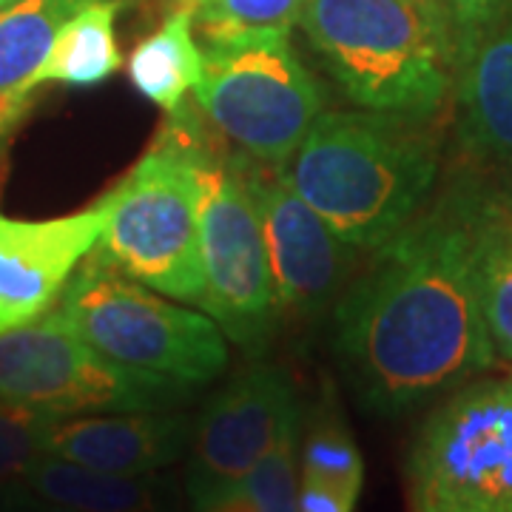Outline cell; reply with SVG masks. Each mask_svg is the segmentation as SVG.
I'll return each instance as SVG.
<instances>
[{
  "label": "cell",
  "mask_w": 512,
  "mask_h": 512,
  "mask_svg": "<svg viewBox=\"0 0 512 512\" xmlns=\"http://www.w3.org/2000/svg\"><path fill=\"white\" fill-rule=\"evenodd\" d=\"M23 484L77 512H183L180 487L163 470L106 473L43 453L29 467Z\"/></svg>",
  "instance_id": "cell-15"
},
{
  "label": "cell",
  "mask_w": 512,
  "mask_h": 512,
  "mask_svg": "<svg viewBox=\"0 0 512 512\" xmlns=\"http://www.w3.org/2000/svg\"><path fill=\"white\" fill-rule=\"evenodd\" d=\"M191 123L194 103L185 100L168 114L126 180L106 194L109 220L97 251L148 288L200 305L202 256Z\"/></svg>",
  "instance_id": "cell-4"
},
{
  "label": "cell",
  "mask_w": 512,
  "mask_h": 512,
  "mask_svg": "<svg viewBox=\"0 0 512 512\" xmlns=\"http://www.w3.org/2000/svg\"><path fill=\"white\" fill-rule=\"evenodd\" d=\"M481 305L495 353L512 362V188L467 180Z\"/></svg>",
  "instance_id": "cell-16"
},
{
  "label": "cell",
  "mask_w": 512,
  "mask_h": 512,
  "mask_svg": "<svg viewBox=\"0 0 512 512\" xmlns=\"http://www.w3.org/2000/svg\"><path fill=\"white\" fill-rule=\"evenodd\" d=\"M191 396V384L106 359L74 333L57 308L0 333V402L49 416H80L177 410Z\"/></svg>",
  "instance_id": "cell-9"
},
{
  "label": "cell",
  "mask_w": 512,
  "mask_h": 512,
  "mask_svg": "<svg viewBox=\"0 0 512 512\" xmlns=\"http://www.w3.org/2000/svg\"><path fill=\"white\" fill-rule=\"evenodd\" d=\"M439 168L433 117L325 109L282 171L336 237L376 251L430 205Z\"/></svg>",
  "instance_id": "cell-2"
},
{
  "label": "cell",
  "mask_w": 512,
  "mask_h": 512,
  "mask_svg": "<svg viewBox=\"0 0 512 512\" xmlns=\"http://www.w3.org/2000/svg\"><path fill=\"white\" fill-rule=\"evenodd\" d=\"M92 0H18L0 9V103L32 97L26 83L69 20Z\"/></svg>",
  "instance_id": "cell-19"
},
{
  "label": "cell",
  "mask_w": 512,
  "mask_h": 512,
  "mask_svg": "<svg viewBox=\"0 0 512 512\" xmlns=\"http://www.w3.org/2000/svg\"><path fill=\"white\" fill-rule=\"evenodd\" d=\"M299 467H302V476L330 481L342 490L362 495L365 461L330 387L325 390L322 404L313 410L311 427L302 439Z\"/></svg>",
  "instance_id": "cell-20"
},
{
  "label": "cell",
  "mask_w": 512,
  "mask_h": 512,
  "mask_svg": "<svg viewBox=\"0 0 512 512\" xmlns=\"http://www.w3.org/2000/svg\"><path fill=\"white\" fill-rule=\"evenodd\" d=\"M296 504H299V512H356L359 493L342 490L330 481L299 476Z\"/></svg>",
  "instance_id": "cell-24"
},
{
  "label": "cell",
  "mask_w": 512,
  "mask_h": 512,
  "mask_svg": "<svg viewBox=\"0 0 512 512\" xmlns=\"http://www.w3.org/2000/svg\"><path fill=\"white\" fill-rule=\"evenodd\" d=\"M191 163L200 217L202 311L251 356H262L276 336L282 308L262 242L254 200L239 177L234 148L197 117L191 123Z\"/></svg>",
  "instance_id": "cell-6"
},
{
  "label": "cell",
  "mask_w": 512,
  "mask_h": 512,
  "mask_svg": "<svg viewBox=\"0 0 512 512\" xmlns=\"http://www.w3.org/2000/svg\"><path fill=\"white\" fill-rule=\"evenodd\" d=\"M299 444H302V416L285 427L279 444L248 473L259 495L262 512H299V504H296Z\"/></svg>",
  "instance_id": "cell-23"
},
{
  "label": "cell",
  "mask_w": 512,
  "mask_h": 512,
  "mask_svg": "<svg viewBox=\"0 0 512 512\" xmlns=\"http://www.w3.org/2000/svg\"><path fill=\"white\" fill-rule=\"evenodd\" d=\"M74 333L117 365L200 387L228 367V336L208 316L120 271L94 248L60 296Z\"/></svg>",
  "instance_id": "cell-5"
},
{
  "label": "cell",
  "mask_w": 512,
  "mask_h": 512,
  "mask_svg": "<svg viewBox=\"0 0 512 512\" xmlns=\"http://www.w3.org/2000/svg\"><path fill=\"white\" fill-rule=\"evenodd\" d=\"M205 55L188 9H174L157 32L143 37L128 57V80L140 97L177 111L202 80Z\"/></svg>",
  "instance_id": "cell-18"
},
{
  "label": "cell",
  "mask_w": 512,
  "mask_h": 512,
  "mask_svg": "<svg viewBox=\"0 0 512 512\" xmlns=\"http://www.w3.org/2000/svg\"><path fill=\"white\" fill-rule=\"evenodd\" d=\"M299 26L353 106L436 117L476 20L450 0H305Z\"/></svg>",
  "instance_id": "cell-3"
},
{
  "label": "cell",
  "mask_w": 512,
  "mask_h": 512,
  "mask_svg": "<svg viewBox=\"0 0 512 512\" xmlns=\"http://www.w3.org/2000/svg\"><path fill=\"white\" fill-rule=\"evenodd\" d=\"M123 0H92L74 15L52 43V52L26 83V94L46 83L89 89L106 83L123 66L117 43V15Z\"/></svg>",
  "instance_id": "cell-17"
},
{
  "label": "cell",
  "mask_w": 512,
  "mask_h": 512,
  "mask_svg": "<svg viewBox=\"0 0 512 512\" xmlns=\"http://www.w3.org/2000/svg\"><path fill=\"white\" fill-rule=\"evenodd\" d=\"M234 163L254 200L279 308L302 319L325 316L350 285L359 248L333 234L293 191L282 168L251 160L237 148Z\"/></svg>",
  "instance_id": "cell-10"
},
{
  "label": "cell",
  "mask_w": 512,
  "mask_h": 512,
  "mask_svg": "<svg viewBox=\"0 0 512 512\" xmlns=\"http://www.w3.org/2000/svg\"><path fill=\"white\" fill-rule=\"evenodd\" d=\"M49 419V413L0 402V493L20 484L43 456V430Z\"/></svg>",
  "instance_id": "cell-22"
},
{
  "label": "cell",
  "mask_w": 512,
  "mask_h": 512,
  "mask_svg": "<svg viewBox=\"0 0 512 512\" xmlns=\"http://www.w3.org/2000/svg\"><path fill=\"white\" fill-rule=\"evenodd\" d=\"M407 512H512V373L470 379L421 421L404 456Z\"/></svg>",
  "instance_id": "cell-8"
},
{
  "label": "cell",
  "mask_w": 512,
  "mask_h": 512,
  "mask_svg": "<svg viewBox=\"0 0 512 512\" xmlns=\"http://www.w3.org/2000/svg\"><path fill=\"white\" fill-rule=\"evenodd\" d=\"M12 3H18V0H0V9H3V6H12Z\"/></svg>",
  "instance_id": "cell-27"
},
{
  "label": "cell",
  "mask_w": 512,
  "mask_h": 512,
  "mask_svg": "<svg viewBox=\"0 0 512 512\" xmlns=\"http://www.w3.org/2000/svg\"><path fill=\"white\" fill-rule=\"evenodd\" d=\"M458 143L481 165L512 171V9H493L464 40L456 72Z\"/></svg>",
  "instance_id": "cell-14"
},
{
  "label": "cell",
  "mask_w": 512,
  "mask_h": 512,
  "mask_svg": "<svg viewBox=\"0 0 512 512\" xmlns=\"http://www.w3.org/2000/svg\"><path fill=\"white\" fill-rule=\"evenodd\" d=\"M333 348L359 407L399 419L495 365L467 180L373 251L333 305Z\"/></svg>",
  "instance_id": "cell-1"
},
{
  "label": "cell",
  "mask_w": 512,
  "mask_h": 512,
  "mask_svg": "<svg viewBox=\"0 0 512 512\" xmlns=\"http://www.w3.org/2000/svg\"><path fill=\"white\" fill-rule=\"evenodd\" d=\"M202 55L191 97L208 126L251 160L285 168L328 109V92L296 57L288 32L202 40Z\"/></svg>",
  "instance_id": "cell-7"
},
{
  "label": "cell",
  "mask_w": 512,
  "mask_h": 512,
  "mask_svg": "<svg viewBox=\"0 0 512 512\" xmlns=\"http://www.w3.org/2000/svg\"><path fill=\"white\" fill-rule=\"evenodd\" d=\"M109 220L100 200L57 220H9L0 214V333L29 325L55 308Z\"/></svg>",
  "instance_id": "cell-12"
},
{
  "label": "cell",
  "mask_w": 512,
  "mask_h": 512,
  "mask_svg": "<svg viewBox=\"0 0 512 512\" xmlns=\"http://www.w3.org/2000/svg\"><path fill=\"white\" fill-rule=\"evenodd\" d=\"M194 419L177 410L52 416L43 453L106 473H160L188 456Z\"/></svg>",
  "instance_id": "cell-13"
},
{
  "label": "cell",
  "mask_w": 512,
  "mask_h": 512,
  "mask_svg": "<svg viewBox=\"0 0 512 512\" xmlns=\"http://www.w3.org/2000/svg\"><path fill=\"white\" fill-rule=\"evenodd\" d=\"M0 512H77L72 507L55 504L43 495L32 493L23 481L12 484L9 490L0 493Z\"/></svg>",
  "instance_id": "cell-25"
},
{
  "label": "cell",
  "mask_w": 512,
  "mask_h": 512,
  "mask_svg": "<svg viewBox=\"0 0 512 512\" xmlns=\"http://www.w3.org/2000/svg\"><path fill=\"white\" fill-rule=\"evenodd\" d=\"M293 379L274 365L245 367L202 407L185 467L191 507L248 476L299 419Z\"/></svg>",
  "instance_id": "cell-11"
},
{
  "label": "cell",
  "mask_w": 512,
  "mask_h": 512,
  "mask_svg": "<svg viewBox=\"0 0 512 512\" xmlns=\"http://www.w3.org/2000/svg\"><path fill=\"white\" fill-rule=\"evenodd\" d=\"M23 106H26V97H18V100H6V103H0V140H3V134H6L9 128L18 123L20 114H23Z\"/></svg>",
  "instance_id": "cell-26"
},
{
  "label": "cell",
  "mask_w": 512,
  "mask_h": 512,
  "mask_svg": "<svg viewBox=\"0 0 512 512\" xmlns=\"http://www.w3.org/2000/svg\"><path fill=\"white\" fill-rule=\"evenodd\" d=\"M305 0H174L188 9L202 40L245 35V32H291L299 23Z\"/></svg>",
  "instance_id": "cell-21"
}]
</instances>
